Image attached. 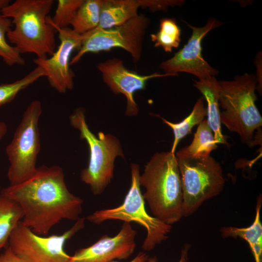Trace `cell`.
Here are the masks:
<instances>
[{
    "instance_id": "18",
    "label": "cell",
    "mask_w": 262,
    "mask_h": 262,
    "mask_svg": "<svg viewBox=\"0 0 262 262\" xmlns=\"http://www.w3.org/2000/svg\"><path fill=\"white\" fill-rule=\"evenodd\" d=\"M217 144L207 119H205L198 125L191 143L177 153L191 157H206L217 148Z\"/></svg>"
},
{
    "instance_id": "25",
    "label": "cell",
    "mask_w": 262,
    "mask_h": 262,
    "mask_svg": "<svg viewBox=\"0 0 262 262\" xmlns=\"http://www.w3.org/2000/svg\"><path fill=\"white\" fill-rule=\"evenodd\" d=\"M84 0H58L53 17L48 16L47 20L59 28L68 27L79 8Z\"/></svg>"
},
{
    "instance_id": "12",
    "label": "cell",
    "mask_w": 262,
    "mask_h": 262,
    "mask_svg": "<svg viewBox=\"0 0 262 262\" xmlns=\"http://www.w3.org/2000/svg\"><path fill=\"white\" fill-rule=\"evenodd\" d=\"M47 20L58 33L60 44L51 57L45 59L36 58L33 62L45 71L46 77L52 88L60 93H65L73 88L75 75L70 68V58L73 51L80 49L83 35L72 28H59Z\"/></svg>"
},
{
    "instance_id": "8",
    "label": "cell",
    "mask_w": 262,
    "mask_h": 262,
    "mask_svg": "<svg viewBox=\"0 0 262 262\" xmlns=\"http://www.w3.org/2000/svg\"><path fill=\"white\" fill-rule=\"evenodd\" d=\"M39 100H33L25 111L13 138L6 147L10 162L7 177L11 185L21 183L35 172L40 149L38 120L42 114Z\"/></svg>"
},
{
    "instance_id": "1",
    "label": "cell",
    "mask_w": 262,
    "mask_h": 262,
    "mask_svg": "<svg viewBox=\"0 0 262 262\" xmlns=\"http://www.w3.org/2000/svg\"><path fill=\"white\" fill-rule=\"evenodd\" d=\"M0 194L20 206L22 222L40 235H47L63 219L76 221L82 212L83 200L68 190L58 165L39 166L29 179L10 185Z\"/></svg>"
},
{
    "instance_id": "19",
    "label": "cell",
    "mask_w": 262,
    "mask_h": 262,
    "mask_svg": "<svg viewBox=\"0 0 262 262\" xmlns=\"http://www.w3.org/2000/svg\"><path fill=\"white\" fill-rule=\"evenodd\" d=\"M207 107L204 104V98L201 97L195 103L191 113L181 121L174 123L162 118L163 122L173 130L174 141L170 152L175 154L176 148L180 141L185 136L191 133L192 129L198 125L207 116Z\"/></svg>"
},
{
    "instance_id": "14",
    "label": "cell",
    "mask_w": 262,
    "mask_h": 262,
    "mask_svg": "<svg viewBox=\"0 0 262 262\" xmlns=\"http://www.w3.org/2000/svg\"><path fill=\"white\" fill-rule=\"evenodd\" d=\"M136 234L131 223L124 222L116 235H103L90 246L78 249L71 256L70 262H110L127 259L135 249Z\"/></svg>"
},
{
    "instance_id": "26",
    "label": "cell",
    "mask_w": 262,
    "mask_h": 262,
    "mask_svg": "<svg viewBox=\"0 0 262 262\" xmlns=\"http://www.w3.org/2000/svg\"><path fill=\"white\" fill-rule=\"evenodd\" d=\"M140 7L148 8L151 12L166 11L169 7L181 6L184 1L182 0H138Z\"/></svg>"
},
{
    "instance_id": "28",
    "label": "cell",
    "mask_w": 262,
    "mask_h": 262,
    "mask_svg": "<svg viewBox=\"0 0 262 262\" xmlns=\"http://www.w3.org/2000/svg\"><path fill=\"white\" fill-rule=\"evenodd\" d=\"M190 246L189 244H185L181 250L180 258L179 262H187L188 253ZM157 259L156 257H149L146 262H157Z\"/></svg>"
},
{
    "instance_id": "2",
    "label": "cell",
    "mask_w": 262,
    "mask_h": 262,
    "mask_svg": "<svg viewBox=\"0 0 262 262\" xmlns=\"http://www.w3.org/2000/svg\"><path fill=\"white\" fill-rule=\"evenodd\" d=\"M139 181L146 189L143 196L154 217L170 225L183 217L181 181L175 154L155 153Z\"/></svg>"
},
{
    "instance_id": "4",
    "label": "cell",
    "mask_w": 262,
    "mask_h": 262,
    "mask_svg": "<svg viewBox=\"0 0 262 262\" xmlns=\"http://www.w3.org/2000/svg\"><path fill=\"white\" fill-rule=\"evenodd\" d=\"M218 82L221 123L237 133L243 142L250 143L255 131L262 126V117L255 104L256 76L245 73L231 81Z\"/></svg>"
},
{
    "instance_id": "16",
    "label": "cell",
    "mask_w": 262,
    "mask_h": 262,
    "mask_svg": "<svg viewBox=\"0 0 262 262\" xmlns=\"http://www.w3.org/2000/svg\"><path fill=\"white\" fill-rule=\"evenodd\" d=\"M138 0H103L99 22L96 29H107L122 25L136 16Z\"/></svg>"
},
{
    "instance_id": "15",
    "label": "cell",
    "mask_w": 262,
    "mask_h": 262,
    "mask_svg": "<svg viewBox=\"0 0 262 262\" xmlns=\"http://www.w3.org/2000/svg\"><path fill=\"white\" fill-rule=\"evenodd\" d=\"M194 86L203 95L207 102V121L218 144L229 145L222 132L219 104V82L215 77L194 81Z\"/></svg>"
},
{
    "instance_id": "29",
    "label": "cell",
    "mask_w": 262,
    "mask_h": 262,
    "mask_svg": "<svg viewBox=\"0 0 262 262\" xmlns=\"http://www.w3.org/2000/svg\"><path fill=\"white\" fill-rule=\"evenodd\" d=\"M149 258V256L147 253L143 252H140L132 260L129 262H146ZM110 262H118L117 261H113Z\"/></svg>"
},
{
    "instance_id": "11",
    "label": "cell",
    "mask_w": 262,
    "mask_h": 262,
    "mask_svg": "<svg viewBox=\"0 0 262 262\" xmlns=\"http://www.w3.org/2000/svg\"><path fill=\"white\" fill-rule=\"evenodd\" d=\"M192 30L187 43L170 59L163 61L159 68L164 73L172 76H178L179 72L191 74L199 80L214 77L218 71L213 67L204 59L202 54V41L212 30L220 26L222 23L214 17H211L203 27H196L187 22Z\"/></svg>"
},
{
    "instance_id": "13",
    "label": "cell",
    "mask_w": 262,
    "mask_h": 262,
    "mask_svg": "<svg viewBox=\"0 0 262 262\" xmlns=\"http://www.w3.org/2000/svg\"><path fill=\"white\" fill-rule=\"evenodd\" d=\"M101 73L103 82L115 94H122L127 100L125 114L128 116L137 115L138 108L135 102L134 93L146 87L147 82L156 78L172 76L165 73L155 72L143 75L128 69L124 62L117 58H112L97 65Z\"/></svg>"
},
{
    "instance_id": "22",
    "label": "cell",
    "mask_w": 262,
    "mask_h": 262,
    "mask_svg": "<svg viewBox=\"0 0 262 262\" xmlns=\"http://www.w3.org/2000/svg\"><path fill=\"white\" fill-rule=\"evenodd\" d=\"M181 30L175 18H162L160 20L159 30L150 34L156 48H162L165 52H171L177 48L181 41Z\"/></svg>"
},
{
    "instance_id": "23",
    "label": "cell",
    "mask_w": 262,
    "mask_h": 262,
    "mask_svg": "<svg viewBox=\"0 0 262 262\" xmlns=\"http://www.w3.org/2000/svg\"><path fill=\"white\" fill-rule=\"evenodd\" d=\"M43 76H46L45 71L37 66L22 79L13 83L0 84V107L12 101L20 90Z\"/></svg>"
},
{
    "instance_id": "5",
    "label": "cell",
    "mask_w": 262,
    "mask_h": 262,
    "mask_svg": "<svg viewBox=\"0 0 262 262\" xmlns=\"http://www.w3.org/2000/svg\"><path fill=\"white\" fill-rule=\"evenodd\" d=\"M69 120L71 126L79 131L81 139L85 140L89 148V164L81 172V180L90 186L93 195H100L113 177L115 158L124 157L119 141L113 135L102 132H99L96 137L86 122L83 108H77L69 116Z\"/></svg>"
},
{
    "instance_id": "7",
    "label": "cell",
    "mask_w": 262,
    "mask_h": 262,
    "mask_svg": "<svg viewBox=\"0 0 262 262\" xmlns=\"http://www.w3.org/2000/svg\"><path fill=\"white\" fill-rule=\"evenodd\" d=\"M131 186L123 203L115 208L96 211L86 218L90 222L97 224L109 220L138 223L147 230V236L141 247L144 251H149L167 239L172 226L147 213L140 189L139 165L131 164Z\"/></svg>"
},
{
    "instance_id": "17",
    "label": "cell",
    "mask_w": 262,
    "mask_h": 262,
    "mask_svg": "<svg viewBox=\"0 0 262 262\" xmlns=\"http://www.w3.org/2000/svg\"><path fill=\"white\" fill-rule=\"evenodd\" d=\"M262 205V195L257 200L256 213L253 222L248 227H225L221 229L224 238H241L248 244L255 262H262V224L261 210Z\"/></svg>"
},
{
    "instance_id": "21",
    "label": "cell",
    "mask_w": 262,
    "mask_h": 262,
    "mask_svg": "<svg viewBox=\"0 0 262 262\" xmlns=\"http://www.w3.org/2000/svg\"><path fill=\"white\" fill-rule=\"evenodd\" d=\"M103 0H84L77 10L70 25L77 33L82 34L98 25Z\"/></svg>"
},
{
    "instance_id": "3",
    "label": "cell",
    "mask_w": 262,
    "mask_h": 262,
    "mask_svg": "<svg viewBox=\"0 0 262 262\" xmlns=\"http://www.w3.org/2000/svg\"><path fill=\"white\" fill-rule=\"evenodd\" d=\"M53 3V0H16L1 11L4 16L13 19L15 28L7 36L21 54L45 59L55 52V30L47 20Z\"/></svg>"
},
{
    "instance_id": "9",
    "label": "cell",
    "mask_w": 262,
    "mask_h": 262,
    "mask_svg": "<svg viewBox=\"0 0 262 262\" xmlns=\"http://www.w3.org/2000/svg\"><path fill=\"white\" fill-rule=\"evenodd\" d=\"M150 19L143 14H138L125 23L107 29H95L82 34L83 40L77 54L70 64L78 63L88 53H98L118 48L127 51L133 63L141 59L143 43Z\"/></svg>"
},
{
    "instance_id": "10",
    "label": "cell",
    "mask_w": 262,
    "mask_h": 262,
    "mask_svg": "<svg viewBox=\"0 0 262 262\" xmlns=\"http://www.w3.org/2000/svg\"><path fill=\"white\" fill-rule=\"evenodd\" d=\"M85 218L80 217L62 234L38 235L19 221L8 240V246L25 262H70L71 256L64 250L66 241L83 229Z\"/></svg>"
},
{
    "instance_id": "20",
    "label": "cell",
    "mask_w": 262,
    "mask_h": 262,
    "mask_svg": "<svg viewBox=\"0 0 262 262\" xmlns=\"http://www.w3.org/2000/svg\"><path fill=\"white\" fill-rule=\"evenodd\" d=\"M23 216L22 209L16 202L0 194V250L8 243L11 233Z\"/></svg>"
},
{
    "instance_id": "24",
    "label": "cell",
    "mask_w": 262,
    "mask_h": 262,
    "mask_svg": "<svg viewBox=\"0 0 262 262\" xmlns=\"http://www.w3.org/2000/svg\"><path fill=\"white\" fill-rule=\"evenodd\" d=\"M12 20L0 13V57L8 66L25 65V61L14 46L6 41L5 35L11 30Z\"/></svg>"
},
{
    "instance_id": "6",
    "label": "cell",
    "mask_w": 262,
    "mask_h": 262,
    "mask_svg": "<svg viewBox=\"0 0 262 262\" xmlns=\"http://www.w3.org/2000/svg\"><path fill=\"white\" fill-rule=\"evenodd\" d=\"M183 193V217L194 213L218 195L225 184L220 164L211 155L191 157L176 153Z\"/></svg>"
},
{
    "instance_id": "30",
    "label": "cell",
    "mask_w": 262,
    "mask_h": 262,
    "mask_svg": "<svg viewBox=\"0 0 262 262\" xmlns=\"http://www.w3.org/2000/svg\"><path fill=\"white\" fill-rule=\"evenodd\" d=\"M7 131V125L3 122H0V140L5 135Z\"/></svg>"
},
{
    "instance_id": "27",
    "label": "cell",
    "mask_w": 262,
    "mask_h": 262,
    "mask_svg": "<svg viewBox=\"0 0 262 262\" xmlns=\"http://www.w3.org/2000/svg\"><path fill=\"white\" fill-rule=\"evenodd\" d=\"M0 262H25L16 255L8 246L0 253Z\"/></svg>"
}]
</instances>
